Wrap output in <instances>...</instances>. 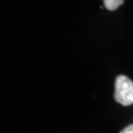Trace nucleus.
<instances>
[{
    "instance_id": "nucleus-1",
    "label": "nucleus",
    "mask_w": 133,
    "mask_h": 133,
    "mask_svg": "<svg viewBox=\"0 0 133 133\" xmlns=\"http://www.w3.org/2000/svg\"><path fill=\"white\" fill-rule=\"evenodd\" d=\"M115 101L122 105L133 104V82L124 75H119L115 80Z\"/></svg>"
},
{
    "instance_id": "nucleus-2",
    "label": "nucleus",
    "mask_w": 133,
    "mask_h": 133,
    "mask_svg": "<svg viewBox=\"0 0 133 133\" xmlns=\"http://www.w3.org/2000/svg\"><path fill=\"white\" fill-rule=\"evenodd\" d=\"M105 7L109 11H114L123 3V0H104Z\"/></svg>"
},
{
    "instance_id": "nucleus-3",
    "label": "nucleus",
    "mask_w": 133,
    "mask_h": 133,
    "mask_svg": "<svg viewBox=\"0 0 133 133\" xmlns=\"http://www.w3.org/2000/svg\"><path fill=\"white\" fill-rule=\"evenodd\" d=\"M120 133H133V124L128 125L127 127H125L123 130H121Z\"/></svg>"
}]
</instances>
